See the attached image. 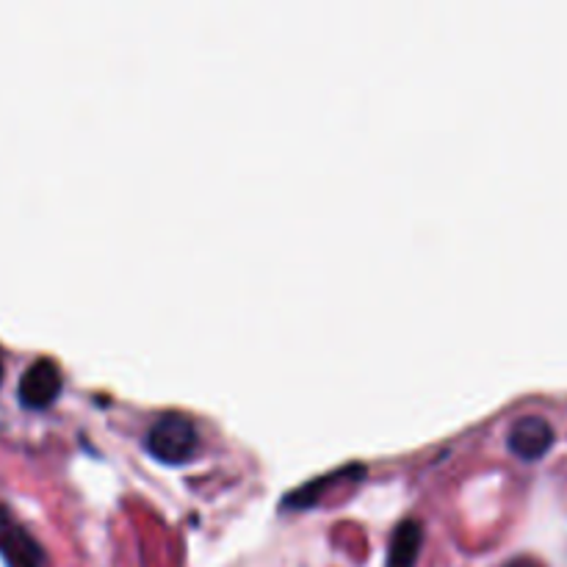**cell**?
Masks as SVG:
<instances>
[{"label": "cell", "instance_id": "obj_7", "mask_svg": "<svg viewBox=\"0 0 567 567\" xmlns=\"http://www.w3.org/2000/svg\"><path fill=\"white\" fill-rule=\"evenodd\" d=\"M0 380H3V358H0Z\"/></svg>", "mask_w": 567, "mask_h": 567}, {"label": "cell", "instance_id": "obj_3", "mask_svg": "<svg viewBox=\"0 0 567 567\" xmlns=\"http://www.w3.org/2000/svg\"><path fill=\"white\" fill-rule=\"evenodd\" d=\"M61 391V371L50 358H39L20 380V402L25 408H48Z\"/></svg>", "mask_w": 567, "mask_h": 567}, {"label": "cell", "instance_id": "obj_6", "mask_svg": "<svg viewBox=\"0 0 567 567\" xmlns=\"http://www.w3.org/2000/svg\"><path fill=\"white\" fill-rule=\"evenodd\" d=\"M504 567H543V563L535 557H515V559H509Z\"/></svg>", "mask_w": 567, "mask_h": 567}, {"label": "cell", "instance_id": "obj_2", "mask_svg": "<svg viewBox=\"0 0 567 567\" xmlns=\"http://www.w3.org/2000/svg\"><path fill=\"white\" fill-rule=\"evenodd\" d=\"M0 557L9 567H48L42 543L0 504Z\"/></svg>", "mask_w": 567, "mask_h": 567}, {"label": "cell", "instance_id": "obj_1", "mask_svg": "<svg viewBox=\"0 0 567 567\" xmlns=\"http://www.w3.org/2000/svg\"><path fill=\"white\" fill-rule=\"evenodd\" d=\"M144 443H147V452L153 454L155 460L177 465L186 463V460L197 452L199 435L197 426H194V421L188 419V415L166 413L150 426Z\"/></svg>", "mask_w": 567, "mask_h": 567}, {"label": "cell", "instance_id": "obj_5", "mask_svg": "<svg viewBox=\"0 0 567 567\" xmlns=\"http://www.w3.org/2000/svg\"><path fill=\"white\" fill-rule=\"evenodd\" d=\"M421 543H424V526H421V520H402L393 529L391 543H388V567H415Z\"/></svg>", "mask_w": 567, "mask_h": 567}, {"label": "cell", "instance_id": "obj_4", "mask_svg": "<svg viewBox=\"0 0 567 567\" xmlns=\"http://www.w3.org/2000/svg\"><path fill=\"white\" fill-rule=\"evenodd\" d=\"M554 426L540 415L518 419L507 432V443L520 460H540L554 446Z\"/></svg>", "mask_w": 567, "mask_h": 567}]
</instances>
